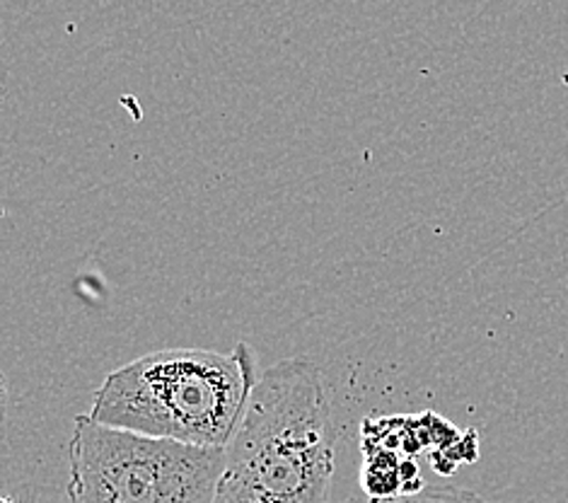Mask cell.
<instances>
[{"label": "cell", "mask_w": 568, "mask_h": 503, "mask_svg": "<svg viewBox=\"0 0 568 503\" xmlns=\"http://www.w3.org/2000/svg\"><path fill=\"white\" fill-rule=\"evenodd\" d=\"M336 426L317 363H274L250 394L213 503H329Z\"/></svg>", "instance_id": "6da1fadb"}, {"label": "cell", "mask_w": 568, "mask_h": 503, "mask_svg": "<svg viewBox=\"0 0 568 503\" xmlns=\"http://www.w3.org/2000/svg\"><path fill=\"white\" fill-rule=\"evenodd\" d=\"M256 380L254 353L247 344L233 353L153 351L106 375L88 416L141 436L227 447Z\"/></svg>", "instance_id": "7a4b0ae2"}, {"label": "cell", "mask_w": 568, "mask_h": 503, "mask_svg": "<svg viewBox=\"0 0 568 503\" xmlns=\"http://www.w3.org/2000/svg\"><path fill=\"white\" fill-rule=\"evenodd\" d=\"M69 460L71 503H213L225 447L141 436L83 414Z\"/></svg>", "instance_id": "3957f363"}, {"label": "cell", "mask_w": 568, "mask_h": 503, "mask_svg": "<svg viewBox=\"0 0 568 503\" xmlns=\"http://www.w3.org/2000/svg\"><path fill=\"white\" fill-rule=\"evenodd\" d=\"M342 503H486L475 492L457 486H426L418 494H404L397 499H371V496H351Z\"/></svg>", "instance_id": "277c9868"}, {"label": "cell", "mask_w": 568, "mask_h": 503, "mask_svg": "<svg viewBox=\"0 0 568 503\" xmlns=\"http://www.w3.org/2000/svg\"><path fill=\"white\" fill-rule=\"evenodd\" d=\"M3 503H16V501H10V499H6V501H3Z\"/></svg>", "instance_id": "5b68a950"}]
</instances>
